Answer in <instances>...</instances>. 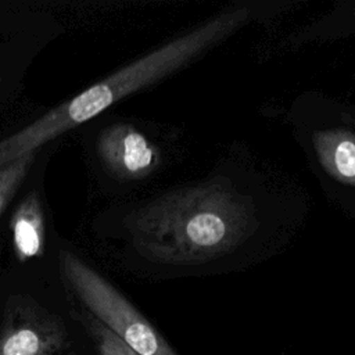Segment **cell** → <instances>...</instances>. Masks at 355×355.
Masks as SVG:
<instances>
[{"mask_svg":"<svg viewBox=\"0 0 355 355\" xmlns=\"http://www.w3.org/2000/svg\"><path fill=\"white\" fill-rule=\"evenodd\" d=\"M133 248L146 259L197 265L236 250L257 229L251 198L214 179L169 191L125 219Z\"/></svg>","mask_w":355,"mask_h":355,"instance_id":"obj_1","label":"cell"},{"mask_svg":"<svg viewBox=\"0 0 355 355\" xmlns=\"http://www.w3.org/2000/svg\"><path fill=\"white\" fill-rule=\"evenodd\" d=\"M65 343L61 322L31 298L8 302L0 333V355H51Z\"/></svg>","mask_w":355,"mask_h":355,"instance_id":"obj_4","label":"cell"},{"mask_svg":"<svg viewBox=\"0 0 355 355\" xmlns=\"http://www.w3.org/2000/svg\"><path fill=\"white\" fill-rule=\"evenodd\" d=\"M35 159L36 153H29L0 168V216L26 179Z\"/></svg>","mask_w":355,"mask_h":355,"instance_id":"obj_8","label":"cell"},{"mask_svg":"<svg viewBox=\"0 0 355 355\" xmlns=\"http://www.w3.org/2000/svg\"><path fill=\"white\" fill-rule=\"evenodd\" d=\"M312 143L322 168L333 179L355 187V133L341 128L318 130Z\"/></svg>","mask_w":355,"mask_h":355,"instance_id":"obj_7","label":"cell"},{"mask_svg":"<svg viewBox=\"0 0 355 355\" xmlns=\"http://www.w3.org/2000/svg\"><path fill=\"white\" fill-rule=\"evenodd\" d=\"M60 265L67 283L92 316L136 355H176L133 304L80 257L64 250Z\"/></svg>","mask_w":355,"mask_h":355,"instance_id":"obj_3","label":"cell"},{"mask_svg":"<svg viewBox=\"0 0 355 355\" xmlns=\"http://www.w3.org/2000/svg\"><path fill=\"white\" fill-rule=\"evenodd\" d=\"M11 240L17 258L22 262L40 257L46 245V222L36 191L28 193L17 205L11 223Z\"/></svg>","mask_w":355,"mask_h":355,"instance_id":"obj_6","label":"cell"},{"mask_svg":"<svg viewBox=\"0 0 355 355\" xmlns=\"http://www.w3.org/2000/svg\"><path fill=\"white\" fill-rule=\"evenodd\" d=\"M85 323L96 341L100 355H136L114 333H111L93 316L86 318Z\"/></svg>","mask_w":355,"mask_h":355,"instance_id":"obj_9","label":"cell"},{"mask_svg":"<svg viewBox=\"0 0 355 355\" xmlns=\"http://www.w3.org/2000/svg\"><path fill=\"white\" fill-rule=\"evenodd\" d=\"M248 21L244 8H229L193 31L157 47L61 103L0 141V168L93 119L112 104L166 78Z\"/></svg>","mask_w":355,"mask_h":355,"instance_id":"obj_2","label":"cell"},{"mask_svg":"<svg viewBox=\"0 0 355 355\" xmlns=\"http://www.w3.org/2000/svg\"><path fill=\"white\" fill-rule=\"evenodd\" d=\"M105 171L121 180H140L159 165V151L140 130L129 123L104 128L96 143Z\"/></svg>","mask_w":355,"mask_h":355,"instance_id":"obj_5","label":"cell"}]
</instances>
